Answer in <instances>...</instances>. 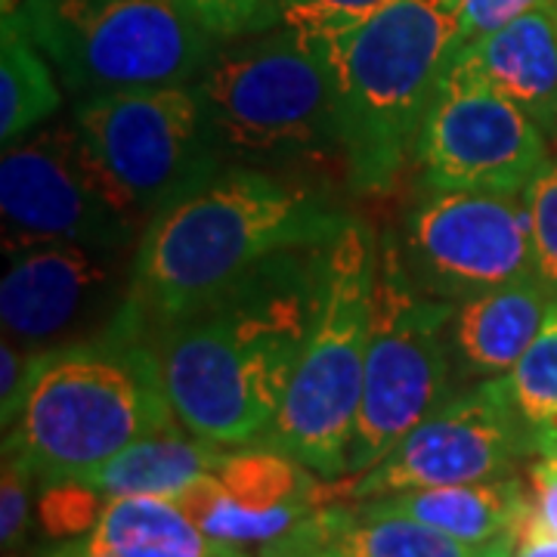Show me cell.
<instances>
[{"label": "cell", "mask_w": 557, "mask_h": 557, "mask_svg": "<svg viewBox=\"0 0 557 557\" xmlns=\"http://www.w3.org/2000/svg\"><path fill=\"white\" fill-rule=\"evenodd\" d=\"M329 245L267 260L196 313L146 332L180 428L220 446L270 431L322 313Z\"/></svg>", "instance_id": "cell-1"}, {"label": "cell", "mask_w": 557, "mask_h": 557, "mask_svg": "<svg viewBox=\"0 0 557 557\" xmlns=\"http://www.w3.org/2000/svg\"><path fill=\"white\" fill-rule=\"evenodd\" d=\"M350 220L307 186L258 168H223L143 230L131 307L143 332L196 313L267 260L338 239Z\"/></svg>", "instance_id": "cell-2"}, {"label": "cell", "mask_w": 557, "mask_h": 557, "mask_svg": "<svg viewBox=\"0 0 557 557\" xmlns=\"http://www.w3.org/2000/svg\"><path fill=\"white\" fill-rule=\"evenodd\" d=\"M180 431L143 325L38 354L20 416L3 449L20 456L40 486L81 480L131 443Z\"/></svg>", "instance_id": "cell-3"}, {"label": "cell", "mask_w": 557, "mask_h": 557, "mask_svg": "<svg viewBox=\"0 0 557 557\" xmlns=\"http://www.w3.org/2000/svg\"><path fill=\"white\" fill-rule=\"evenodd\" d=\"M461 0H387L317 38L338 94L341 156L359 193L387 189L409 156L458 40Z\"/></svg>", "instance_id": "cell-4"}, {"label": "cell", "mask_w": 557, "mask_h": 557, "mask_svg": "<svg viewBox=\"0 0 557 557\" xmlns=\"http://www.w3.org/2000/svg\"><path fill=\"white\" fill-rule=\"evenodd\" d=\"M375 276L379 245L372 226L354 218L329 245L322 313L276 418L260 437V446L278 449L329 480L347 474L366 381Z\"/></svg>", "instance_id": "cell-5"}, {"label": "cell", "mask_w": 557, "mask_h": 557, "mask_svg": "<svg viewBox=\"0 0 557 557\" xmlns=\"http://www.w3.org/2000/svg\"><path fill=\"white\" fill-rule=\"evenodd\" d=\"M220 152L242 161L341 156L338 94L317 38L295 28L242 35L196 81Z\"/></svg>", "instance_id": "cell-6"}, {"label": "cell", "mask_w": 557, "mask_h": 557, "mask_svg": "<svg viewBox=\"0 0 557 557\" xmlns=\"http://www.w3.org/2000/svg\"><path fill=\"white\" fill-rule=\"evenodd\" d=\"M72 121L94 180L139 230L226 168L196 84L94 94Z\"/></svg>", "instance_id": "cell-7"}, {"label": "cell", "mask_w": 557, "mask_h": 557, "mask_svg": "<svg viewBox=\"0 0 557 557\" xmlns=\"http://www.w3.org/2000/svg\"><path fill=\"white\" fill-rule=\"evenodd\" d=\"M28 35L75 94L193 84L214 44L180 0H25Z\"/></svg>", "instance_id": "cell-8"}, {"label": "cell", "mask_w": 557, "mask_h": 557, "mask_svg": "<svg viewBox=\"0 0 557 557\" xmlns=\"http://www.w3.org/2000/svg\"><path fill=\"white\" fill-rule=\"evenodd\" d=\"M453 310L456 304L418 292L403 276L391 248L379 255L366 381L347 474L375 468L399 440L456 394L446 332Z\"/></svg>", "instance_id": "cell-9"}, {"label": "cell", "mask_w": 557, "mask_h": 557, "mask_svg": "<svg viewBox=\"0 0 557 557\" xmlns=\"http://www.w3.org/2000/svg\"><path fill=\"white\" fill-rule=\"evenodd\" d=\"M539 428L520 416L505 375L458 391L362 474L319 483L322 505H354L406 490L508 478L536 456Z\"/></svg>", "instance_id": "cell-10"}, {"label": "cell", "mask_w": 557, "mask_h": 557, "mask_svg": "<svg viewBox=\"0 0 557 557\" xmlns=\"http://www.w3.org/2000/svg\"><path fill=\"white\" fill-rule=\"evenodd\" d=\"M391 255L418 292L449 304L536 276L523 193L428 189Z\"/></svg>", "instance_id": "cell-11"}, {"label": "cell", "mask_w": 557, "mask_h": 557, "mask_svg": "<svg viewBox=\"0 0 557 557\" xmlns=\"http://www.w3.org/2000/svg\"><path fill=\"white\" fill-rule=\"evenodd\" d=\"M134 251L47 245L10 258L0 282L3 338L47 354L143 325L131 307Z\"/></svg>", "instance_id": "cell-12"}, {"label": "cell", "mask_w": 557, "mask_h": 557, "mask_svg": "<svg viewBox=\"0 0 557 557\" xmlns=\"http://www.w3.org/2000/svg\"><path fill=\"white\" fill-rule=\"evenodd\" d=\"M139 236L143 230L90 174L75 121L3 146L0 242L7 258L47 245L137 248Z\"/></svg>", "instance_id": "cell-13"}, {"label": "cell", "mask_w": 557, "mask_h": 557, "mask_svg": "<svg viewBox=\"0 0 557 557\" xmlns=\"http://www.w3.org/2000/svg\"><path fill=\"white\" fill-rule=\"evenodd\" d=\"M416 161L424 189L520 196L552 164L548 137L518 102L490 84L443 69L418 127Z\"/></svg>", "instance_id": "cell-14"}, {"label": "cell", "mask_w": 557, "mask_h": 557, "mask_svg": "<svg viewBox=\"0 0 557 557\" xmlns=\"http://www.w3.org/2000/svg\"><path fill=\"white\" fill-rule=\"evenodd\" d=\"M446 69L490 84L557 137V0L458 47Z\"/></svg>", "instance_id": "cell-15"}, {"label": "cell", "mask_w": 557, "mask_h": 557, "mask_svg": "<svg viewBox=\"0 0 557 557\" xmlns=\"http://www.w3.org/2000/svg\"><path fill=\"white\" fill-rule=\"evenodd\" d=\"M552 300L536 276L458 300L446 329L453 359L471 375H508L539 335Z\"/></svg>", "instance_id": "cell-16"}, {"label": "cell", "mask_w": 557, "mask_h": 557, "mask_svg": "<svg viewBox=\"0 0 557 557\" xmlns=\"http://www.w3.org/2000/svg\"><path fill=\"white\" fill-rule=\"evenodd\" d=\"M354 505L372 515L412 518L468 545H486L505 533H520L533 508L530 496L523 493V483L511 474L478 480V483H456V486L406 490V493L354 502Z\"/></svg>", "instance_id": "cell-17"}, {"label": "cell", "mask_w": 557, "mask_h": 557, "mask_svg": "<svg viewBox=\"0 0 557 557\" xmlns=\"http://www.w3.org/2000/svg\"><path fill=\"white\" fill-rule=\"evenodd\" d=\"M78 548L84 557H248L239 545L208 536L177 502L161 496L112 498Z\"/></svg>", "instance_id": "cell-18"}, {"label": "cell", "mask_w": 557, "mask_h": 557, "mask_svg": "<svg viewBox=\"0 0 557 557\" xmlns=\"http://www.w3.org/2000/svg\"><path fill=\"white\" fill-rule=\"evenodd\" d=\"M223 446L201 437H183L180 431L156 434L131 443L119 456L102 461L84 483L100 490L102 496H161L174 498L196 480L218 471L223 461Z\"/></svg>", "instance_id": "cell-19"}, {"label": "cell", "mask_w": 557, "mask_h": 557, "mask_svg": "<svg viewBox=\"0 0 557 557\" xmlns=\"http://www.w3.org/2000/svg\"><path fill=\"white\" fill-rule=\"evenodd\" d=\"M62 94L20 10L0 25V139L13 146L57 115Z\"/></svg>", "instance_id": "cell-20"}, {"label": "cell", "mask_w": 557, "mask_h": 557, "mask_svg": "<svg viewBox=\"0 0 557 557\" xmlns=\"http://www.w3.org/2000/svg\"><path fill=\"white\" fill-rule=\"evenodd\" d=\"M292 456L270 449V446H255L242 453H226L218 465L214 478L223 486V493L236 498L248 508H276L288 502H319V483L307 474ZM322 505V502H319Z\"/></svg>", "instance_id": "cell-21"}, {"label": "cell", "mask_w": 557, "mask_h": 557, "mask_svg": "<svg viewBox=\"0 0 557 557\" xmlns=\"http://www.w3.org/2000/svg\"><path fill=\"white\" fill-rule=\"evenodd\" d=\"M520 416L533 428H557V300L533 344L505 375Z\"/></svg>", "instance_id": "cell-22"}, {"label": "cell", "mask_w": 557, "mask_h": 557, "mask_svg": "<svg viewBox=\"0 0 557 557\" xmlns=\"http://www.w3.org/2000/svg\"><path fill=\"white\" fill-rule=\"evenodd\" d=\"M100 490L87 486L84 480H60L47 483L38 498V523L47 536H84L102 518Z\"/></svg>", "instance_id": "cell-23"}, {"label": "cell", "mask_w": 557, "mask_h": 557, "mask_svg": "<svg viewBox=\"0 0 557 557\" xmlns=\"http://www.w3.org/2000/svg\"><path fill=\"white\" fill-rule=\"evenodd\" d=\"M523 199H527V208H530L536 278L542 282V288L557 300V161H552L527 186Z\"/></svg>", "instance_id": "cell-24"}, {"label": "cell", "mask_w": 557, "mask_h": 557, "mask_svg": "<svg viewBox=\"0 0 557 557\" xmlns=\"http://www.w3.org/2000/svg\"><path fill=\"white\" fill-rule=\"evenodd\" d=\"M387 0H273L276 22L307 38H335Z\"/></svg>", "instance_id": "cell-25"}, {"label": "cell", "mask_w": 557, "mask_h": 557, "mask_svg": "<svg viewBox=\"0 0 557 557\" xmlns=\"http://www.w3.org/2000/svg\"><path fill=\"white\" fill-rule=\"evenodd\" d=\"M214 40L267 32L276 22L273 0H180Z\"/></svg>", "instance_id": "cell-26"}, {"label": "cell", "mask_w": 557, "mask_h": 557, "mask_svg": "<svg viewBox=\"0 0 557 557\" xmlns=\"http://www.w3.org/2000/svg\"><path fill=\"white\" fill-rule=\"evenodd\" d=\"M38 478L20 456L3 449V480H0V545L10 557L28 533L32 523V486Z\"/></svg>", "instance_id": "cell-27"}, {"label": "cell", "mask_w": 557, "mask_h": 557, "mask_svg": "<svg viewBox=\"0 0 557 557\" xmlns=\"http://www.w3.org/2000/svg\"><path fill=\"white\" fill-rule=\"evenodd\" d=\"M530 523L557 536V428H539L536 461L530 468Z\"/></svg>", "instance_id": "cell-28"}, {"label": "cell", "mask_w": 557, "mask_h": 557, "mask_svg": "<svg viewBox=\"0 0 557 557\" xmlns=\"http://www.w3.org/2000/svg\"><path fill=\"white\" fill-rule=\"evenodd\" d=\"M545 3H555V0H461L456 50L471 44V40L483 38V35H493L498 28H505L508 22L520 20L523 13L539 10Z\"/></svg>", "instance_id": "cell-29"}, {"label": "cell", "mask_w": 557, "mask_h": 557, "mask_svg": "<svg viewBox=\"0 0 557 557\" xmlns=\"http://www.w3.org/2000/svg\"><path fill=\"white\" fill-rule=\"evenodd\" d=\"M35 369H38V354L25 350L16 341L3 338L0 344V418H3V428H10L13 418L20 416L25 394L35 379Z\"/></svg>", "instance_id": "cell-30"}, {"label": "cell", "mask_w": 557, "mask_h": 557, "mask_svg": "<svg viewBox=\"0 0 557 557\" xmlns=\"http://www.w3.org/2000/svg\"><path fill=\"white\" fill-rule=\"evenodd\" d=\"M515 557H557V536L539 530L536 523H530V518H527L518 533Z\"/></svg>", "instance_id": "cell-31"}, {"label": "cell", "mask_w": 557, "mask_h": 557, "mask_svg": "<svg viewBox=\"0 0 557 557\" xmlns=\"http://www.w3.org/2000/svg\"><path fill=\"white\" fill-rule=\"evenodd\" d=\"M515 548H518V533H505V536L486 542L480 557H515Z\"/></svg>", "instance_id": "cell-32"}, {"label": "cell", "mask_w": 557, "mask_h": 557, "mask_svg": "<svg viewBox=\"0 0 557 557\" xmlns=\"http://www.w3.org/2000/svg\"><path fill=\"white\" fill-rule=\"evenodd\" d=\"M10 10H20V0H3V13H10Z\"/></svg>", "instance_id": "cell-33"}, {"label": "cell", "mask_w": 557, "mask_h": 557, "mask_svg": "<svg viewBox=\"0 0 557 557\" xmlns=\"http://www.w3.org/2000/svg\"><path fill=\"white\" fill-rule=\"evenodd\" d=\"M40 557H69V555H65V548H53V552H47V555H40Z\"/></svg>", "instance_id": "cell-34"}]
</instances>
